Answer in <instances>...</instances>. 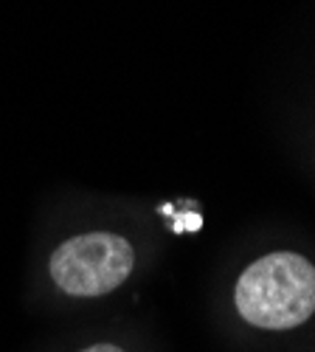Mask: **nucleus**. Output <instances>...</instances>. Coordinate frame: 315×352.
<instances>
[{"label": "nucleus", "instance_id": "obj_3", "mask_svg": "<svg viewBox=\"0 0 315 352\" xmlns=\"http://www.w3.org/2000/svg\"><path fill=\"white\" fill-rule=\"evenodd\" d=\"M200 226H203V217L200 214H180L175 223V231H197Z\"/></svg>", "mask_w": 315, "mask_h": 352}, {"label": "nucleus", "instance_id": "obj_2", "mask_svg": "<svg viewBox=\"0 0 315 352\" xmlns=\"http://www.w3.org/2000/svg\"><path fill=\"white\" fill-rule=\"evenodd\" d=\"M132 245L119 234L93 231L62 243L51 256V276L71 296H102L132 271Z\"/></svg>", "mask_w": 315, "mask_h": 352}, {"label": "nucleus", "instance_id": "obj_4", "mask_svg": "<svg viewBox=\"0 0 315 352\" xmlns=\"http://www.w3.org/2000/svg\"><path fill=\"white\" fill-rule=\"evenodd\" d=\"M84 352H124V349H119V346H113V344H96V346H91V349H84Z\"/></svg>", "mask_w": 315, "mask_h": 352}, {"label": "nucleus", "instance_id": "obj_1", "mask_svg": "<svg viewBox=\"0 0 315 352\" xmlns=\"http://www.w3.org/2000/svg\"><path fill=\"white\" fill-rule=\"evenodd\" d=\"M234 299L253 327L293 330L315 313V265L293 251L268 254L242 271Z\"/></svg>", "mask_w": 315, "mask_h": 352}]
</instances>
